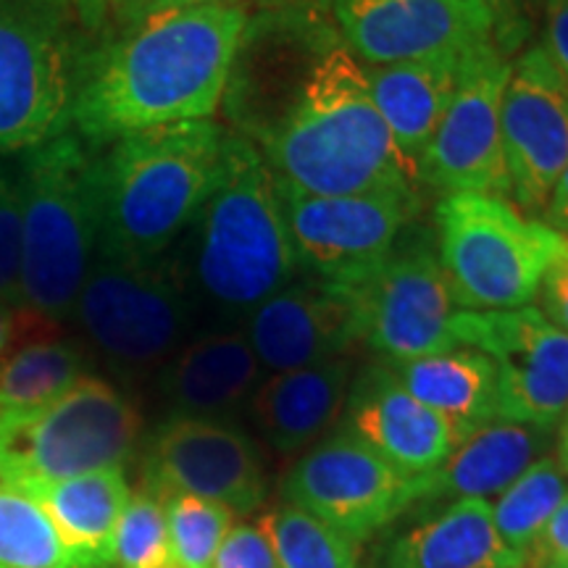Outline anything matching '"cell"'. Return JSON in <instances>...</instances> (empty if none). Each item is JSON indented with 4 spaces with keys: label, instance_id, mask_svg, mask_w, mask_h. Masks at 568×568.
<instances>
[{
    "label": "cell",
    "instance_id": "16",
    "mask_svg": "<svg viewBox=\"0 0 568 568\" xmlns=\"http://www.w3.org/2000/svg\"><path fill=\"white\" fill-rule=\"evenodd\" d=\"M142 481L155 497H205L234 516L253 514L268 489L258 445L237 426L195 416H174L155 432Z\"/></svg>",
    "mask_w": 568,
    "mask_h": 568
},
{
    "label": "cell",
    "instance_id": "19",
    "mask_svg": "<svg viewBox=\"0 0 568 568\" xmlns=\"http://www.w3.org/2000/svg\"><path fill=\"white\" fill-rule=\"evenodd\" d=\"M243 335L261 368L280 374L339 358L361 343V326L345 287L303 276L261 303Z\"/></svg>",
    "mask_w": 568,
    "mask_h": 568
},
{
    "label": "cell",
    "instance_id": "31",
    "mask_svg": "<svg viewBox=\"0 0 568 568\" xmlns=\"http://www.w3.org/2000/svg\"><path fill=\"white\" fill-rule=\"evenodd\" d=\"M0 568H71L38 503L0 479Z\"/></svg>",
    "mask_w": 568,
    "mask_h": 568
},
{
    "label": "cell",
    "instance_id": "27",
    "mask_svg": "<svg viewBox=\"0 0 568 568\" xmlns=\"http://www.w3.org/2000/svg\"><path fill=\"white\" fill-rule=\"evenodd\" d=\"M387 366L416 400L456 426L460 439L495 418L497 368L477 347H453Z\"/></svg>",
    "mask_w": 568,
    "mask_h": 568
},
{
    "label": "cell",
    "instance_id": "10",
    "mask_svg": "<svg viewBox=\"0 0 568 568\" xmlns=\"http://www.w3.org/2000/svg\"><path fill=\"white\" fill-rule=\"evenodd\" d=\"M193 308L176 264H122L95 255L71 316L103 355L142 368L174 353Z\"/></svg>",
    "mask_w": 568,
    "mask_h": 568
},
{
    "label": "cell",
    "instance_id": "24",
    "mask_svg": "<svg viewBox=\"0 0 568 568\" xmlns=\"http://www.w3.org/2000/svg\"><path fill=\"white\" fill-rule=\"evenodd\" d=\"M464 55H435V59L366 67L376 109L385 119L397 151L414 166L416 176L418 163L456 92Z\"/></svg>",
    "mask_w": 568,
    "mask_h": 568
},
{
    "label": "cell",
    "instance_id": "37",
    "mask_svg": "<svg viewBox=\"0 0 568 568\" xmlns=\"http://www.w3.org/2000/svg\"><path fill=\"white\" fill-rule=\"evenodd\" d=\"M216 3H245V0H111L101 30L119 34L132 30V27H140L142 21L163 17V13L201 9V6Z\"/></svg>",
    "mask_w": 568,
    "mask_h": 568
},
{
    "label": "cell",
    "instance_id": "11",
    "mask_svg": "<svg viewBox=\"0 0 568 568\" xmlns=\"http://www.w3.org/2000/svg\"><path fill=\"white\" fill-rule=\"evenodd\" d=\"M337 42L343 40L329 11H261L247 19L222 103L232 132L258 148Z\"/></svg>",
    "mask_w": 568,
    "mask_h": 568
},
{
    "label": "cell",
    "instance_id": "26",
    "mask_svg": "<svg viewBox=\"0 0 568 568\" xmlns=\"http://www.w3.org/2000/svg\"><path fill=\"white\" fill-rule=\"evenodd\" d=\"M385 568H524L503 545L489 500H456L395 539Z\"/></svg>",
    "mask_w": 568,
    "mask_h": 568
},
{
    "label": "cell",
    "instance_id": "35",
    "mask_svg": "<svg viewBox=\"0 0 568 568\" xmlns=\"http://www.w3.org/2000/svg\"><path fill=\"white\" fill-rule=\"evenodd\" d=\"M489 21V40L495 51L514 61L529 45L537 17H542V0H479Z\"/></svg>",
    "mask_w": 568,
    "mask_h": 568
},
{
    "label": "cell",
    "instance_id": "23",
    "mask_svg": "<svg viewBox=\"0 0 568 568\" xmlns=\"http://www.w3.org/2000/svg\"><path fill=\"white\" fill-rule=\"evenodd\" d=\"M48 516L71 568L116 566L119 521L130 503L124 468L80 474V477L24 487Z\"/></svg>",
    "mask_w": 568,
    "mask_h": 568
},
{
    "label": "cell",
    "instance_id": "8",
    "mask_svg": "<svg viewBox=\"0 0 568 568\" xmlns=\"http://www.w3.org/2000/svg\"><path fill=\"white\" fill-rule=\"evenodd\" d=\"M74 61L67 0H0V153L67 132Z\"/></svg>",
    "mask_w": 568,
    "mask_h": 568
},
{
    "label": "cell",
    "instance_id": "43",
    "mask_svg": "<svg viewBox=\"0 0 568 568\" xmlns=\"http://www.w3.org/2000/svg\"><path fill=\"white\" fill-rule=\"evenodd\" d=\"M258 11H329L332 0H253Z\"/></svg>",
    "mask_w": 568,
    "mask_h": 568
},
{
    "label": "cell",
    "instance_id": "6",
    "mask_svg": "<svg viewBox=\"0 0 568 568\" xmlns=\"http://www.w3.org/2000/svg\"><path fill=\"white\" fill-rule=\"evenodd\" d=\"M435 245L456 308L485 314L531 305L564 234L503 195L450 193L435 209Z\"/></svg>",
    "mask_w": 568,
    "mask_h": 568
},
{
    "label": "cell",
    "instance_id": "3",
    "mask_svg": "<svg viewBox=\"0 0 568 568\" xmlns=\"http://www.w3.org/2000/svg\"><path fill=\"white\" fill-rule=\"evenodd\" d=\"M230 134L205 119L113 140L95 159L98 258L161 261L219 184Z\"/></svg>",
    "mask_w": 568,
    "mask_h": 568
},
{
    "label": "cell",
    "instance_id": "9",
    "mask_svg": "<svg viewBox=\"0 0 568 568\" xmlns=\"http://www.w3.org/2000/svg\"><path fill=\"white\" fill-rule=\"evenodd\" d=\"M345 290L358 311L361 343L385 355L387 364L464 347L435 240L414 224L364 280Z\"/></svg>",
    "mask_w": 568,
    "mask_h": 568
},
{
    "label": "cell",
    "instance_id": "7",
    "mask_svg": "<svg viewBox=\"0 0 568 568\" xmlns=\"http://www.w3.org/2000/svg\"><path fill=\"white\" fill-rule=\"evenodd\" d=\"M140 432L138 408L109 382L88 374L48 406L0 414V479L24 489L124 468Z\"/></svg>",
    "mask_w": 568,
    "mask_h": 568
},
{
    "label": "cell",
    "instance_id": "30",
    "mask_svg": "<svg viewBox=\"0 0 568 568\" xmlns=\"http://www.w3.org/2000/svg\"><path fill=\"white\" fill-rule=\"evenodd\" d=\"M258 527L280 568H358V542L290 503L268 510Z\"/></svg>",
    "mask_w": 568,
    "mask_h": 568
},
{
    "label": "cell",
    "instance_id": "40",
    "mask_svg": "<svg viewBox=\"0 0 568 568\" xmlns=\"http://www.w3.org/2000/svg\"><path fill=\"white\" fill-rule=\"evenodd\" d=\"M539 311L568 335V237L539 284Z\"/></svg>",
    "mask_w": 568,
    "mask_h": 568
},
{
    "label": "cell",
    "instance_id": "12",
    "mask_svg": "<svg viewBox=\"0 0 568 568\" xmlns=\"http://www.w3.org/2000/svg\"><path fill=\"white\" fill-rule=\"evenodd\" d=\"M276 193L301 272L337 287L364 280L422 211L416 190L308 195L276 182Z\"/></svg>",
    "mask_w": 568,
    "mask_h": 568
},
{
    "label": "cell",
    "instance_id": "4",
    "mask_svg": "<svg viewBox=\"0 0 568 568\" xmlns=\"http://www.w3.org/2000/svg\"><path fill=\"white\" fill-rule=\"evenodd\" d=\"M187 232L190 264L176 268L193 305L219 318H247L301 272L264 155L234 132L219 184Z\"/></svg>",
    "mask_w": 568,
    "mask_h": 568
},
{
    "label": "cell",
    "instance_id": "32",
    "mask_svg": "<svg viewBox=\"0 0 568 568\" xmlns=\"http://www.w3.org/2000/svg\"><path fill=\"white\" fill-rule=\"evenodd\" d=\"M159 500L166 514L176 566L211 568L219 548L237 521L234 510L195 495H163Z\"/></svg>",
    "mask_w": 568,
    "mask_h": 568
},
{
    "label": "cell",
    "instance_id": "44",
    "mask_svg": "<svg viewBox=\"0 0 568 568\" xmlns=\"http://www.w3.org/2000/svg\"><path fill=\"white\" fill-rule=\"evenodd\" d=\"M71 3H74V9H77V13H80L84 27L101 32L105 11H109L111 0H71Z\"/></svg>",
    "mask_w": 568,
    "mask_h": 568
},
{
    "label": "cell",
    "instance_id": "21",
    "mask_svg": "<svg viewBox=\"0 0 568 568\" xmlns=\"http://www.w3.org/2000/svg\"><path fill=\"white\" fill-rule=\"evenodd\" d=\"M353 385L347 355L272 374L253 389L247 408L255 429L276 453L303 450L324 437L343 416Z\"/></svg>",
    "mask_w": 568,
    "mask_h": 568
},
{
    "label": "cell",
    "instance_id": "42",
    "mask_svg": "<svg viewBox=\"0 0 568 568\" xmlns=\"http://www.w3.org/2000/svg\"><path fill=\"white\" fill-rule=\"evenodd\" d=\"M539 222L548 224L550 230H556L558 234L568 237V166L566 172L558 176L556 187H552L548 203H545L542 219H539Z\"/></svg>",
    "mask_w": 568,
    "mask_h": 568
},
{
    "label": "cell",
    "instance_id": "25",
    "mask_svg": "<svg viewBox=\"0 0 568 568\" xmlns=\"http://www.w3.org/2000/svg\"><path fill=\"white\" fill-rule=\"evenodd\" d=\"M261 364L243 332H211L182 347L161 387L180 416L216 418L251 400Z\"/></svg>",
    "mask_w": 568,
    "mask_h": 568
},
{
    "label": "cell",
    "instance_id": "39",
    "mask_svg": "<svg viewBox=\"0 0 568 568\" xmlns=\"http://www.w3.org/2000/svg\"><path fill=\"white\" fill-rule=\"evenodd\" d=\"M524 568H568V497L531 542Z\"/></svg>",
    "mask_w": 568,
    "mask_h": 568
},
{
    "label": "cell",
    "instance_id": "34",
    "mask_svg": "<svg viewBox=\"0 0 568 568\" xmlns=\"http://www.w3.org/2000/svg\"><path fill=\"white\" fill-rule=\"evenodd\" d=\"M0 297L21 301V180L0 163Z\"/></svg>",
    "mask_w": 568,
    "mask_h": 568
},
{
    "label": "cell",
    "instance_id": "41",
    "mask_svg": "<svg viewBox=\"0 0 568 568\" xmlns=\"http://www.w3.org/2000/svg\"><path fill=\"white\" fill-rule=\"evenodd\" d=\"M539 45L568 80V0H542V42Z\"/></svg>",
    "mask_w": 568,
    "mask_h": 568
},
{
    "label": "cell",
    "instance_id": "36",
    "mask_svg": "<svg viewBox=\"0 0 568 568\" xmlns=\"http://www.w3.org/2000/svg\"><path fill=\"white\" fill-rule=\"evenodd\" d=\"M211 568H280L258 524H234Z\"/></svg>",
    "mask_w": 568,
    "mask_h": 568
},
{
    "label": "cell",
    "instance_id": "38",
    "mask_svg": "<svg viewBox=\"0 0 568 568\" xmlns=\"http://www.w3.org/2000/svg\"><path fill=\"white\" fill-rule=\"evenodd\" d=\"M55 329H59V324L34 314L24 301L0 297V361L17 347L32 343V339L53 337Z\"/></svg>",
    "mask_w": 568,
    "mask_h": 568
},
{
    "label": "cell",
    "instance_id": "22",
    "mask_svg": "<svg viewBox=\"0 0 568 568\" xmlns=\"http://www.w3.org/2000/svg\"><path fill=\"white\" fill-rule=\"evenodd\" d=\"M552 429L493 418L481 424L435 471L416 477V503L489 500L548 456Z\"/></svg>",
    "mask_w": 568,
    "mask_h": 568
},
{
    "label": "cell",
    "instance_id": "2",
    "mask_svg": "<svg viewBox=\"0 0 568 568\" xmlns=\"http://www.w3.org/2000/svg\"><path fill=\"white\" fill-rule=\"evenodd\" d=\"M258 151L274 182L308 195L416 190L418 184L376 109L366 63L345 42L318 59L295 105Z\"/></svg>",
    "mask_w": 568,
    "mask_h": 568
},
{
    "label": "cell",
    "instance_id": "15",
    "mask_svg": "<svg viewBox=\"0 0 568 568\" xmlns=\"http://www.w3.org/2000/svg\"><path fill=\"white\" fill-rule=\"evenodd\" d=\"M290 506L366 542L416 503V477L395 468L351 429L311 447L284 477Z\"/></svg>",
    "mask_w": 568,
    "mask_h": 568
},
{
    "label": "cell",
    "instance_id": "13",
    "mask_svg": "<svg viewBox=\"0 0 568 568\" xmlns=\"http://www.w3.org/2000/svg\"><path fill=\"white\" fill-rule=\"evenodd\" d=\"M464 347L495 361V418L556 429L568 410V335L535 305L514 311H458Z\"/></svg>",
    "mask_w": 568,
    "mask_h": 568
},
{
    "label": "cell",
    "instance_id": "28",
    "mask_svg": "<svg viewBox=\"0 0 568 568\" xmlns=\"http://www.w3.org/2000/svg\"><path fill=\"white\" fill-rule=\"evenodd\" d=\"M84 366L82 347L55 335L17 347L0 361V414L48 406L88 376Z\"/></svg>",
    "mask_w": 568,
    "mask_h": 568
},
{
    "label": "cell",
    "instance_id": "17",
    "mask_svg": "<svg viewBox=\"0 0 568 568\" xmlns=\"http://www.w3.org/2000/svg\"><path fill=\"white\" fill-rule=\"evenodd\" d=\"M500 122L510 195L542 213L568 166V80L539 42L510 61Z\"/></svg>",
    "mask_w": 568,
    "mask_h": 568
},
{
    "label": "cell",
    "instance_id": "1",
    "mask_svg": "<svg viewBox=\"0 0 568 568\" xmlns=\"http://www.w3.org/2000/svg\"><path fill=\"white\" fill-rule=\"evenodd\" d=\"M245 3H216L142 21L88 53H77L69 124L101 145L222 109Z\"/></svg>",
    "mask_w": 568,
    "mask_h": 568
},
{
    "label": "cell",
    "instance_id": "33",
    "mask_svg": "<svg viewBox=\"0 0 568 568\" xmlns=\"http://www.w3.org/2000/svg\"><path fill=\"white\" fill-rule=\"evenodd\" d=\"M119 568H180L161 500L145 487L132 493L116 535Z\"/></svg>",
    "mask_w": 568,
    "mask_h": 568
},
{
    "label": "cell",
    "instance_id": "18",
    "mask_svg": "<svg viewBox=\"0 0 568 568\" xmlns=\"http://www.w3.org/2000/svg\"><path fill=\"white\" fill-rule=\"evenodd\" d=\"M329 13L366 67L464 55L493 42L479 0H332Z\"/></svg>",
    "mask_w": 568,
    "mask_h": 568
},
{
    "label": "cell",
    "instance_id": "45",
    "mask_svg": "<svg viewBox=\"0 0 568 568\" xmlns=\"http://www.w3.org/2000/svg\"><path fill=\"white\" fill-rule=\"evenodd\" d=\"M556 460H558L560 468H564L566 477H568V410H566V416L560 418V424H558V453H556Z\"/></svg>",
    "mask_w": 568,
    "mask_h": 568
},
{
    "label": "cell",
    "instance_id": "14",
    "mask_svg": "<svg viewBox=\"0 0 568 568\" xmlns=\"http://www.w3.org/2000/svg\"><path fill=\"white\" fill-rule=\"evenodd\" d=\"M508 74L510 61L493 42L464 55L450 105L418 163V182L443 195H510L500 122Z\"/></svg>",
    "mask_w": 568,
    "mask_h": 568
},
{
    "label": "cell",
    "instance_id": "29",
    "mask_svg": "<svg viewBox=\"0 0 568 568\" xmlns=\"http://www.w3.org/2000/svg\"><path fill=\"white\" fill-rule=\"evenodd\" d=\"M568 497V477L552 456L535 460L521 477H516L500 495L489 503L493 521L503 545L527 564L531 542L545 529L552 514Z\"/></svg>",
    "mask_w": 568,
    "mask_h": 568
},
{
    "label": "cell",
    "instance_id": "46",
    "mask_svg": "<svg viewBox=\"0 0 568 568\" xmlns=\"http://www.w3.org/2000/svg\"><path fill=\"white\" fill-rule=\"evenodd\" d=\"M67 3H69V0H67Z\"/></svg>",
    "mask_w": 568,
    "mask_h": 568
},
{
    "label": "cell",
    "instance_id": "5",
    "mask_svg": "<svg viewBox=\"0 0 568 568\" xmlns=\"http://www.w3.org/2000/svg\"><path fill=\"white\" fill-rule=\"evenodd\" d=\"M21 180V301L61 324L98 255L95 159L74 132L27 151Z\"/></svg>",
    "mask_w": 568,
    "mask_h": 568
},
{
    "label": "cell",
    "instance_id": "20",
    "mask_svg": "<svg viewBox=\"0 0 568 568\" xmlns=\"http://www.w3.org/2000/svg\"><path fill=\"white\" fill-rule=\"evenodd\" d=\"M345 410L347 429L408 477L435 471L460 443L456 426L416 400L387 364L355 376Z\"/></svg>",
    "mask_w": 568,
    "mask_h": 568
}]
</instances>
